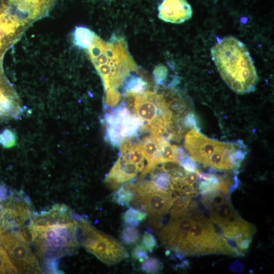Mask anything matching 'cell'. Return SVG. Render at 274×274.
Returning a JSON list of instances; mask_svg holds the SVG:
<instances>
[{"instance_id": "cb8c5ba5", "label": "cell", "mask_w": 274, "mask_h": 274, "mask_svg": "<svg viewBox=\"0 0 274 274\" xmlns=\"http://www.w3.org/2000/svg\"><path fill=\"white\" fill-rule=\"evenodd\" d=\"M162 267V263L157 258L148 257L142 262L141 269L148 273H155L161 271Z\"/></svg>"}, {"instance_id": "d6986e66", "label": "cell", "mask_w": 274, "mask_h": 274, "mask_svg": "<svg viewBox=\"0 0 274 274\" xmlns=\"http://www.w3.org/2000/svg\"><path fill=\"white\" fill-rule=\"evenodd\" d=\"M147 216L145 212L130 207L123 214L122 218L126 225L136 227L146 219Z\"/></svg>"}, {"instance_id": "30bf717a", "label": "cell", "mask_w": 274, "mask_h": 274, "mask_svg": "<svg viewBox=\"0 0 274 274\" xmlns=\"http://www.w3.org/2000/svg\"><path fill=\"white\" fill-rule=\"evenodd\" d=\"M108 126L106 138L114 146H118L125 138L134 135L144 123L129 110L120 107L111 114L105 116Z\"/></svg>"}, {"instance_id": "44dd1931", "label": "cell", "mask_w": 274, "mask_h": 274, "mask_svg": "<svg viewBox=\"0 0 274 274\" xmlns=\"http://www.w3.org/2000/svg\"><path fill=\"white\" fill-rule=\"evenodd\" d=\"M133 197L134 193L130 189L122 186L113 194L112 199L120 206L128 207Z\"/></svg>"}, {"instance_id": "ffe728a7", "label": "cell", "mask_w": 274, "mask_h": 274, "mask_svg": "<svg viewBox=\"0 0 274 274\" xmlns=\"http://www.w3.org/2000/svg\"><path fill=\"white\" fill-rule=\"evenodd\" d=\"M124 82V88L126 93H142L145 91L146 88V82L138 76L127 77Z\"/></svg>"}, {"instance_id": "e0dca14e", "label": "cell", "mask_w": 274, "mask_h": 274, "mask_svg": "<svg viewBox=\"0 0 274 274\" xmlns=\"http://www.w3.org/2000/svg\"><path fill=\"white\" fill-rule=\"evenodd\" d=\"M94 33L87 27L76 26L73 33L74 44L81 49H88L90 46Z\"/></svg>"}, {"instance_id": "7c38bea8", "label": "cell", "mask_w": 274, "mask_h": 274, "mask_svg": "<svg viewBox=\"0 0 274 274\" xmlns=\"http://www.w3.org/2000/svg\"><path fill=\"white\" fill-rule=\"evenodd\" d=\"M7 1L11 11L24 27L32 21L46 15L55 1V0Z\"/></svg>"}, {"instance_id": "52a82bcc", "label": "cell", "mask_w": 274, "mask_h": 274, "mask_svg": "<svg viewBox=\"0 0 274 274\" xmlns=\"http://www.w3.org/2000/svg\"><path fill=\"white\" fill-rule=\"evenodd\" d=\"M79 239L88 252L107 265L117 264L129 256L118 240L97 230L83 218L79 221Z\"/></svg>"}, {"instance_id": "f546056e", "label": "cell", "mask_w": 274, "mask_h": 274, "mask_svg": "<svg viewBox=\"0 0 274 274\" xmlns=\"http://www.w3.org/2000/svg\"><path fill=\"white\" fill-rule=\"evenodd\" d=\"M231 270L238 272L242 271L244 267L242 264H240L239 262L236 263V262L232 263V265H231Z\"/></svg>"}, {"instance_id": "f1b7e54d", "label": "cell", "mask_w": 274, "mask_h": 274, "mask_svg": "<svg viewBox=\"0 0 274 274\" xmlns=\"http://www.w3.org/2000/svg\"><path fill=\"white\" fill-rule=\"evenodd\" d=\"M7 195V190L5 186L0 185V201L6 199Z\"/></svg>"}, {"instance_id": "277c9868", "label": "cell", "mask_w": 274, "mask_h": 274, "mask_svg": "<svg viewBox=\"0 0 274 274\" xmlns=\"http://www.w3.org/2000/svg\"><path fill=\"white\" fill-rule=\"evenodd\" d=\"M185 148L191 159L220 170L238 168L244 158L246 149L242 142L216 141L193 129L185 136Z\"/></svg>"}, {"instance_id": "4dcf8cb0", "label": "cell", "mask_w": 274, "mask_h": 274, "mask_svg": "<svg viewBox=\"0 0 274 274\" xmlns=\"http://www.w3.org/2000/svg\"><path fill=\"white\" fill-rule=\"evenodd\" d=\"M4 214V209L3 206L0 204V234L3 233L1 227L2 220Z\"/></svg>"}, {"instance_id": "9a60e30c", "label": "cell", "mask_w": 274, "mask_h": 274, "mask_svg": "<svg viewBox=\"0 0 274 274\" xmlns=\"http://www.w3.org/2000/svg\"><path fill=\"white\" fill-rule=\"evenodd\" d=\"M149 133L150 135L143 138L139 144L147 162L142 171V176L146 175L159 164L160 150L163 141L166 139L161 135Z\"/></svg>"}, {"instance_id": "7a4b0ae2", "label": "cell", "mask_w": 274, "mask_h": 274, "mask_svg": "<svg viewBox=\"0 0 274 274\" xmlns=\"http://www.w3.org/2000/svg\"><path fill=\"white\" fill-rule=\"evenodd\" d=\"M211 53L221 78L234 92L244 94L253 91L258 78L253 60L246 46L232 36L222 38Z\"/></svg>"}, {"instance_id": "4316f807", "label": "cell", "mask_w": 274, "mask_h": 274, "mask_svg": "<svg viewBox=\"0 0 274 274\" xmlns=\"http://www.w3.org/2000/svg\"><path fill=\"white\" fill-rule=\"evenodd\" d=\"M147 252V250L141 244L138 245L133 249L131 256L134 259L142 262L149 257Z\"/></svg>"}, {"instance_id": "d4e9b609", "label": "cell", "mask_w": 274, "mask_h": 274, "mask_svg": "<svg viewBox=\"0 0 274 274\" xmlns=\"http://www.w3.org/2000/svg\"><path fill=\"white\" fill-rule=\"evenodd\" d=\"M17 136L12 129L6 128L0 132V145L5 148H11L16 145Z\"/></svg>"}, {"instance_id": "5bb4252c", "label": "cell", "mask_w": 274, "mask_h": 274, "mask_svg": "<svg viewBox=\"0 0 274 274\" xmlns=\"http://www.w3.org/2000/svg\"><path fill=\"white\" fill-rule=\"evenodd\" d=\"M158 9L159 19L173 23H181L189 20L193 13L186 0H162Z\"/></svg>"}, {"instance_id": "8fae6325", "label": "cell", "mask_w": 274, "mask_h": 274, "mask_svg": "<svg viewBox=\"0 0 274 274\" xmlns=\"http://www.w3.org/2000/svg\"><path fill=\"white\" fill-rule=\"evenodd\" d=\"M196 211V208L192 207L187 214L177 218L170 219L169 223L160 232L161 242L175 252L181 253Z\"/></svg>"}, {"instance_id": "484cf974", "label": "cell", "mask_w": 274, "mask_h": 274, "mask_svg": "<svg viewBox=\"0 0 274 274\" xmlns=\"http://www.w3.org/2000/svg\"><path fill=\"white\" fill-rule=\"evenodd\" d=\"M141 245L147 252H152L157 247V242L155 237L149 231H146L142 238Z\"/></svg>"}, {"instance_id": "83f0119b", "label": "cell", "mask_w": 274, "mask_h": 274, "mask_svg": "<svg viewBox=\"0 0 274 274\" xmlns=\"http://www.w3.org/2000/svg\"><path fill=\"white\" fill-rule=\"evenodd\" d=\"M155 76L158 82H161L165 77V69L162 67L157 69Z\"/></svg>"}, {"instance_id": "3957f363", "label": "cell", "mask_w": 274, "mask_h": 274, "mask_svg": "<svg viewBox=\"0 0 274 274\" xmlns=\"http://www.w3.org/2000/svg\"><path fill=\"white\" fill-rule=\"evenodd\" d=\"M88 54L102 81L106 91L116 90L137 66L122 39L106 42L95 34Z\"/></svg>"}, {"instance_id": "6da1fadb", "label": "cell", "mask_w": 274, "mask_h": 274, "mask_svg": "<svg viewBox=\"0 0 274 274\" xmlns=\"http://www.w3.org/2000/svg\"><path fill=\"white\" fill-rule=\"evenodd\" d=\"M81 218L64 204L32 215L27 227L31 242L48 269L57 266V259L77 251Z\"/></svg>"}, {"instance_id": "8992f818", "label": "cell", "mask_w": 274, "mask_h": 274, "mask_svg": "<svg viewBox=\"0 0 274 274\" xmlns=\"http://www.w3.org/2000/svg\"><path fill=\"white\" fill-rule=\"evenodd\" d=\"M133 100L132 111L152 133L161 135L171 124L172 114L163 97L151 91L126 93ZM143 124V125H144Z\"/></svg>"}, {"instance_id": "5b68a950", "label": "cell", "mask_w": 274, "mask_h": 274, "mask_svg": "<svg viewBox=\"0 0 274 274\" xmlns=\"http://www.w3.org/2000/svg\"><path fill=\"white\" fill-rule=\"evenodd\" d=\"M181 253L185 255L223 254L234 256L231 247L209 219L195 212Z\"/></svg>"}, {"instance_id": "9c48e42d", "label": "cell", "mask_w": 274, "mask_h": 274, "mask_svg": "<svg viewBox=\"0 0 274 274\" xmlns=\"http://www.w3.org/2000/svg\"><path fill=\"white\" fill-rule=\"evenodd\" d=\"M0 245L5 249L18 271L28 273L41 272L38 260L22 231L1 234Z\"/></svg>"}, {"instance_id": "ac0fdd59", "label": "cell", "mask_w": 274, "mask_h": 274, "mask_svg": "<svg viewBox=\"0 0 274 274\" xmlns=\"http://www.w3.org/2000/svg\"><path fill=\"white\" fill-rule=\"evenodd\" d=\"M191 197L187 195L177 196L170 210V219H175L187 214L190 210Z\"/></svg>"}, {"instance_id": "603a6c76", "label": "cell", "mask_w": 274, "mask_h": 274, "mask_svg": "<svg viewBox=\"0 0 274 274\" xmlns=\"http://www.w3.org/2000/svg\"><path fill=\"white\" fill-rule=\"evenodd\" d=\"M123 243L126 245L135 244L140 238V232L134 226L127 225L122 230L120 235Z\"/></svg>"}, {"instance_id": "ba28073f", "label": "cell", "mask_w": 274, "mask_h": 274, "mask_svg": "<svg viewBox=\"0 0 274 274\" xmlns=\"http://www.w3.org/2000/svg\"><path fill=\"white\" fill-rule=\"evenodd\" d=\"M134 193L135 202L152 219L156 227L160 226V220L170 209L176 197L172 192H161L152 188L147 181L126 185Z\"/></svg>"}, {"instance_id": "4fadbf2b", "label": "cell", "mask_w": 274, "mask_h": 274, "mask_svg": "<svg viewBox=\"0 0 274 274\" xmlns=\"http://www.w3.org/2000/svg\"><path fill=\"white\" fill-rule=\"evenodd\" d=\"M24 28L9 9L7 0H0V58L19 38Z\"/></svg>"}, {"instance_id": "7402d4cb", "label": "cell", "mask_w": 274, "mask_h": 274, "mask_svg": "<svg viewBox=\"0 0 274 274\" xmlns=\"http://www.w3.org/2000/svg\"><path fill=\"white\" fill-rule=\"evenodd\" d=\"M18 272L6 250L0 245V273H17Z\"/></svg>"}, {"instance_id": "2e32d148", "label": "cell", "mask_w": 274, "mask_h": 274, "mask_svg": "<svg viewBox=\"0 0 274 274\" xmlns=\"http://www.w3.org/2000/svg\"><path fill=\"white\" fill-rule=\"evenodd\" d=\"M173 176L168 172L160 168L158 172L152 174L151 180L147 181L153 189L166 192H172V182Z\"/></svg>"}]
</instances>
